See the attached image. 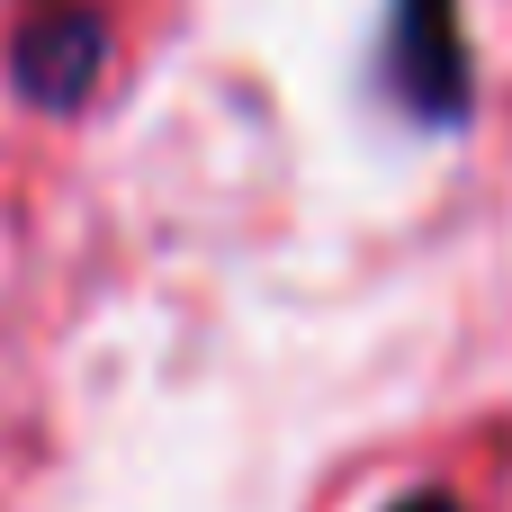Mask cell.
<instances>
[{
    "label": "cell",
    "mask_w": 512,
    "mask_h": 512,
    "mask_svg": "<svg viewBox=\"0 0 512 512\" xmlns=\"http://www.w3.org/2000/svg\"><path fill=\"white\" fill-rule=\"evenodd\" d=\"M396 512H459V504H450V495H405Z\"/></svg>",
    "instance_id": "3"
},
{
    "label": "cell",
    "mask_w": 512,
    "mask_h": 512,
    "mask_svg": "<svg viewBox=\"0 0 512 512\" xmlns=\"http://www.w3.org/2000/svg\"><path fill=\"white\" fill-rule=\"evenodd\" d=\"M99 54H108V27L81 0H36L18 27V90L36 108H72V99H90Z\"/></svg>",
    "instance_id": "1"
},
{
    "label": "cell",
    "mask_w": 512,
    "mask_h": 512,
    "mask_svg": "<svg viewBox=\"0 0 512 512\" xmlns=\"http://www.w3.org/2000/svg\"><path fill=\"white\" fill-rule=\"evenodd\" d=\"M396 81L423 117H459L468 108V45H459V9L450 0H396Z\"/></svg>",
    "instance_id": "2"
}]
</instances>
